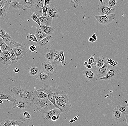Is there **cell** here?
I'll list each match as a JSON object with an SVG mask.
<instances>
[{"label":"cell","mask_w":128,"mask_h":126,"mask_svg":"<svg viewBox=\"0 0 128 126\" xmlns=\"http://www.w3.org/2000/svg\"><path fill=\"white\" fill-rule=\"evenodd\" d=\"M10 92L13 96L26 100L28 102H33L34 91L21 87H13L9 88Z\"/></svg>","instance_id":"1"},{"label":"cell","mask_w":128,"mask_h":126,"mask_svg":"<svg viewBox=\"0 0 128 126\" xmlns=\"http://www.w3.org/2000/svg\"><path fill=\"white\" fill-rule=\"evenodd\" d=\"M68 93L66 91H62L56 99V104L61 110V112L66 114L71 110V104L70 102Z\"/></svg>","instance_id":"2"},{"label":"cell","mask_w":128,"mask_h":126,"mask_svg":"<svg viewBox=\"0 0 128 126\" xmlns=\"http://www.w3.org/2000/svg\"><path fill=\"white\" fill-rule=\"evenodd\" d=\"M32 102L38 110L43 114H46L48 111L53 110L56 108L48 99L33 98Z\"/></svg>","instance_id":"3"},{"label":"cell","mask_w":128,"mask_h":126,"mask_svg":"<svg viewBox=\"0 0 128 126\" xmlns=\"http://www.w3.org/2000/svg\"><path fill=\"white\" fill-rule=\"evenodd\" d=\"M0 37L3 39L4 42L10 46L12 49L23 46L22 43H18L14 40L11 35L2 28L0 29Z\"/></svg>","instance_id":"4"},{"label":"cell","mask_w":128,"mask_h":126,"mask_svg":"<svg viewBox=\"0 0 128 126\" xmlns=\"http://www.w3.org/2000/svg\"><path fill=\"white\" fill-rule=\"evenodd\" d=\"M39 91L44 92L48 96H56L57 97L60 94H62V91L57 89L55 86L44 84L40 89L38 90Z\"/></svg>","instance_id":"5"},{"label":"cell","mask_w":128,"mask_h":126,"mask_svg":"<svg viewBox=\"0 0 128 126\" xmlns=\"http://www.w3.org/2000/svg\"><path fill=\"white\" fill-rule=\"evenodd\" d=\"M94 17L100 24L103 25H107L113 21L116 18V15L114 13L104 15H94Z\"/></svg>","instance_id":"6"},{"label":"cell","mask_w":128,"mask_h":126,"mask_svg":"<svg viewBox=\"0 0 128 126\" xmlns=\"http://www.w3.org/2000/svg\"><path fill=\"white\" fill-rule=\"evenodd\" d=\"M98 12L101 15L114 14L116 11V8H111L107 5L106 1H104L102 3H100L98 5Z\"/></svg>","instance_id":"7"},{"label":"cell","mask_w":128,"mask_h":126,"mask_svg":"<svg viewBox=\"0 0 128 126\" xmlns=\"http://www.w3.org/2000/svg\"><path fill=\"white\" fill-rule=\"evenodd\" d=\"M42 71L48 75L52 76L56 72V66L49 62H44L42 63Z\"/></svg>","instance_id":"8"},{"label":"cell","mask_w":128,"mask_h":126,"mask_svg":"<svg viewBox=\"0 0 128 126\" xmlns=\"http://www.w3.org/2000/svg\"><path fill=\"white\" fill-rule=\"evenodd\" d=\"M54 41L55 40L53 39L52 36L50 35L38 42V44L40 48L45 49L51 47L54 43Z\"/></svg>","instance_id":"9"},{"label":"cell","mask_w":128,"mask_h":126,"mask_svg":"<svg viewBox=\"0 0 128 126\" xmlns=\"http://www.w3.org/2000/svg\"><path fill=\"white\" fill-rule=\"evenodd\" d=\"M44 0H35V3L31 9L38 16H42V10L44 6Z\"/></svg>","instance_id":"10"},{"label":"cell","mask_w":128,"mask_h":126,"mask_svg":"<svg viewBox=\"0 0 128 126\" xmlns=\"http://www.w3.org/2000/svg\"><path fill=\"white\" fill-rule=\"evenodd\" d=\"M83 74L87 79L91 81L95 80L98 77L95 66H93L92 69H85L83 72Z\"/></svg>","instance_id":"11"},{"label":"cell","mask_w":128,"mask_h":126,"mask_svg":"<svg viewBox=\"0 0 128 126\" xmlns=\"http://www.w3.org/2000/svg\"><path fill=\"white\" fill-rule=\"evenodd\" d=\"M118 71V70L115 67L110 66L106 75L104 77L100 78V79L103 80H109L114 79L116 76Z\"/></svg>","instance_id":"12"},{"label":"cell","mask_w":128,"mask_h":126,"mask_svg":"<svg viewBox=\"0 0 128 126\" xmlns=\"http://www.w3.org/2000/svg\"><path fill=\"white\" fill-rule=\"evenodd\" d=\"M10 51H5L3 52L1 55L0 56V62L2 64L6 65H12L13 62L10 59Z\"/></svg>","instance_id":"13"},{"label":"cell","mask_w":128,"mask_h":126,"mask_svg":"<svg viewBox=\"0 0 128 126\" xmlns=\"http://www.w3.org/2000/svg\"><path fill=\"white\" fill-rule=\"evenodd\" d=\"M12 49L13 50L14 52L16 53V56L18 59V61L22 59L23 57L25 55L27 52L28 51V48L24 46L14 48Z\"/></svg>","instance_id":"14"},{"label":"cell","mask_w":128,"mask_h":126,"mask_svg":"<svg viewBox=\"0 0 128 126\" xmlns=\"http://www.w3.org/2000/svg\"><path fill=\"white\" fill-rule=\"evenodd\" d=\"M110 67V66L108 64V60L106 62L103 67L99 68H97L95 67L98 77L102 78L104 77L107 74Z\"/></svg>","instance_id":"15"},{"label":"cell","mask_w":128,"mask_h":126,"mask_svg":"<svg viewBox=\"0 0 128 126\" xmlns=\"http://www.w3.org/2000/svg\"><path fill=\"white\" fill-rule=\"evenodd\" d=\"M11 1V0H8L5 6L0 9V19L1 21H4L6 19L7 12L9 9V8Z\"/></svg>","instance_id":"16"},{"label":"cell","mask_w":128,"mask_h":126,"mask_svg":"<svg viewBox=\"0 0 128 126\" xmlns=\"http://www.w3.org/2000/svg\"><path fill=\"white\" fill-rule=\"evenodd\" d=\"M112 117L115 121L118 123H120L123 121L124 118V115L122 113L117 109L116 108H115L114 109L112 113Z\"/></svg>","instance_id":"17"},{"label":"cell","mask_w":128,"mask_h":126,"mask_svg":"<svg viewBox=\"0 0 128 126\" xmlns=\"http://www.w3.org/2000/svg\"><path fill=\"white\" fill-rule=\"evenodd\" d=\"M28 101L18 99L16 103H13V108L17 107L20 109H26L28 107Z\"/></svg>","instance_id":"18"},{"label":"cell","mask_w":128,"mask_h":126,"mask_svg":"<svg viewBox=\"0 0 128 126\" xmlns=\"http://www.w3.org/2000/svg\"><path fill=\"white\" fill-rule=\"evenodd\" d=\"M61 113H62L60 109L58 108H56L55 109L50 110L48 111V112H47L45 115V117L44 118V119H47L48 121L49 122L52 121L51 119L53 116H54L57 115H59V114H60Z\"/></svg>","instance_id":"19"},{"label":"cell","mask_w":128,"mask_h":126,"mask_svg":"<svg viewBox=\"0 0 128 126\" xmlns=\"http://www.w3.org/2000/svg\"><path fill=\"white\" fill-rule=\"evenodd\" d=\"M48 16L52 18L53 19H56L59 16V12L57 9L53 5L49 6L48 13Z\"/></svg>","instance_id":"20"},{"label":"cell","mask_w":128,"mask_h":126,"mask_svg":"<svg viewBox=\"0 0 128 126\" xmlns=\"http://www.w3.org/2000/svg\"><path fill=\"white\" fill-rule=\"evenodd\" d=\"M16 125H19L23 126L24 122L20 120H10L7 119L4 123H2L0 126H13Z\"/></svg>","instance_id":"21"},{"label":"cell","mask_w":128,"mask_h":126,"mask_svg":"<svg viewBox=\"0 0 128 126\" xmlns=\"http://www.w3.org/2000/svg\"><path fill=\"white\" fill-rule=\"evenodd\" d=\"M36 78L37 80L44 83L48 82L51 79L50 76L45 73L43 71H40L39 74L36 76Z\"/></svg>","instance_id":"22"},{"label":"cell","mask_w":128,"mask_h":126,"mask_svg":"<svg viewBox=\"0 0 128 126\" xmlns=\"http://www.w3.org/2000/svg\"><path fill=\"white\" fill-rule=\"evenodd\" d=\"M9 9H22L24 11H25L24 9V7L19 2V0H11L10 4Z\"/></svg>","instance_id":"23"},{"label":"cell","mask_w":128,"mask_h":126,"mask_svg":"<svg viewBox=\"0 0 128 126\" xmlns=\"http://www.w3.org/2000/svg\"><path fill=\"white\" fill-rule=\"evenodd\" d=\"M56 51L55 48H53L49 49L44 53V55L46 59L52 63L54 61V54Z\"/></svg>","instance_id":"24"},{"label":"cell","mask_w":128,"mask_h":126,"mask_svg":"<svg viewBox=\"0 0 128 126\" xmlns=\"http://www.w3.org/2000/svg\"><path fill=\"white\" fill-rule=\"evenodd\" d=\"M40 21L42 24H43L48 26L51 27L53 23V19L52 17L49 16L46 17L39 16Z\"/></svg>","instance_id":"25"},{"label":"cell","mask_w":128,"mask_h":126,"mask_svg":"<svg viewBox=\"0 0 128 126\" xmlns=\"http://www.w3.org/2000/svg\"><path fill=\"white\" fill-rule=\"evenodd\" d=\"M117 109L120 111L124 116L128 115V106L127 103H122L116 107Z\"/></svg>","instance_id":"26"},{"label":"cell","mask_w":128,"mask_h":126,"mask_svg":"<svg viewBox=\"0 0 128 126\" xmlns=\"http://www.w3.org/2000/svg\"><path fill=\"white\" fill-rule=\"evenodd\" d=\"M41 29L48 36L52 35L56 30V29L54 28L50 27V26H47L43 24H42Z\"/></svg>","instance_id":"27"},{"label":"cell","mask_w":128,"mask_h":126,"mask_svg":"<svg viewBox=\"0 0 128 126\" xmlns=\"http://www.w3.org/2000/svg\"><path fill=\"white\" fill-rule=\"evenodd\" d=\"M107 59L108 57H104L102 55L99 56L96 60V62L95 67L97 68H99L103 67L106 62L107 61Z\"/></svg>","instance_id":"28"},{"label":"cell","mask_w":128,"mask_h":126,"mask_svg":"<svg viewBox=\"0 0 128 126\" xmlns=\"http://www.w3.org/2000/svg\"><path fill=\"white\" fill-rule=\"evenodd\" d=\"M35 34L39 42L48 36V35L44 32L41 28L37 29Z\"/></svg>","instance_id":"29"},{"label":"cell","mask_w":128,"mask_h":126,"mask_svg":"<svg viewBox=\"0 0 128 126\" xmlns=\"http://www.w3.org/2000/svg\"><path fill=\"white\" fill-rule=\"evenodd\" d=\"M0 99L2 100H5L10 101L12 102L13 103H16V99L14 96H12L11 95L5 94L4 92H1L0 94Z\"/></svg>","instance_id":"30"},{"label":"cell","mask_w":128,"mask_h":126,"mask_svg":"<svg viewBox=\"0 0 128 126\" xmlns=\"http://www.w3.org/2000/svg\"><path fill=\"white\" fill-rule=\"evenodd\" d=\"M34 98L38 99H48V96L44 92L38 90L34 91Z\"/></svg>","instance_id":"31"},{"label":"cell","mask_w":128,"mask_h":126,"mask_svg":"<svg viewBox=\"0 0 128 126\" xmlns=\"http://www.w3.org/2000/svg\"><path fill=\"white\" fill-rule=\"evenodd\" d=\"M20 118L22 122H29L31 120L32 116L28 111H24L20 115Z\"/></svg>","instance_id":"32"},{"label":"cell","mask_w":128,"mask_h":126,"mask_svg":"<svg viewBox=\"0 0 128 126\" xmlns=\"http://www.w3.org/2000/svg\"><path fill=\"white\" fill-rule=\"evenodd\" d=\"M19 2L24 7L32 9L35 3V0H19Z\"/></svg>","instance_id":"33"},{"label":"cell","mask_w":128,"mask_h":126,"mask_svg":"<svg viewBox=\"0 0 128 126\" xmlns=\"http://www.w3.org/2000/svg\"><path fill=\"white\" fill-rule=\"evenodd\" d=\"M0 49L3 52L5 51H10L12 49L10 46L4 42L1 37L0 38Z\"/></svg>","instance_id":"34"},{"label":"cell","mask_w":128,"mask_h":126,"mask_svg":"<svg viewBox=\"0 0 128 126\" xmlns=\"http://www.w3.org/2000/svg\"><path fill=\"white\" fill-rule=\"evenodd\" d=\"M40 69L37 67H32L29 69V73L32 77H36L39 74Z\"/></svg>","instance_id":"35"},{"label":"cell","mask_w":128,"mask_h":126,"mask_svg":"<svg viewBox=\"0 0 128 126\" xmlns=\"http://www.w3.org/2000/svg\"><path fill=\"white\" fill-rule=\"evenodd\" d=\"M60 52V51H58L56 50L55 51V54H54V61L53 63H52L55 66H57V65H60V64H61L60 56H59Z\"/></svg>","instance_id":"36"},{"label":"cell","mask_w":128,"mask_h":126,"mask_svg":"<svg viewBox=\"0 0 128 126\" xmlns=\"http://www.w3.org/2000/svg\"><path fill=\"white\" fill-rule=\"evenodd\" d=\"M59 56H60V60L61 62L62 65L63 66H65L66 65V63L67 62V60L66 58L64 55V53L63 51H60L59 53Z\"/></svg>","instance_id":"37"},{"label":"cell","mask_w":128,"mask_h":126,"mask_svg":"<svg viewBox=\"0 0 128 126\" xmlns=\"http://www.w3.org/2000/svg\"><path fill=\"white\" fill-rule=\"evenodd\" d=\"M26 39L28 41H32L36 43H38L39 42L36 37V35L34 33H29Z\"/></svg>","instance_id":"38"},{"label":"cell","mask_w":128,"mask_h":126,"mask_svg":"<svg viewBox=\"0 0 128 126\" xmlns=\"http://www.w3.org/2000/svg\"><path fill=\"white\" fill-rule=\"evenodd\" d=\"M10 59L14 64L17 63L18 61V59L16 56V53L12 49L10 51Z\"/></svg>","instance_id":"39"},{"label":"cell","mask_w":128,"mask_h":126,"mask_svg":"<svg viewBox=\"0 0 128 126\" xmlns=\"http://www.w3.org/2000/svg\"><path fill=\"white\" fill-rule=\"evenodd\" d=\"M31 17L33 20L35 22H36V23H37L39 25L40 28H41L42 23L37 15L34 12L33 14V15L31 16Z\"/></svg>","instance_id":"40"},{"label":"cell","mask_w":128,"mask_h":126,"mask_svg":"<svg viewBox=\"0 0 128 126\" xmlns=\"http://www.w3.org/2000/svg\"><path fill=\"white\" fill-rule=\"evenodd\" d=\"M117 4V1L116 0H109L108 1V3H107L108 7L111 8H115Z\"/></svg>","instance_id":"41"},{"label":"cell","mask_w":128,"mask_h":126,"mask_svg":"<svg viewBox=\"0 0 128 126\" xmlns=\"http://www.w3.org/2000/svg\"><path fill=\"white\" fill-rule=\"evenodd\" d=\"M107 60H108V64L110 66L113 67H116L118 64V63L117 61H114L112 59H110L108 58Z\"/></svg>","instance_id":"42"},{"label":"cell","mask_w":128,"mask_h":126,"mask_svg":"<svg viewBox=\"0 0 128 126\" xmlns=\"http://www.w3.org/2000/svg\"><path fill=\"white\" fill-rule=\"evenodd\" d=\"M95 56V55H92L91 57L88 60V64L92 65V66H95L96 65V62L94 57Z\"/></svg>","instance_id":"43"},{"label":"cell","mask_w":128,"mask_h":126,"mask_svg":"<svg viewBox=\"0 0 128 126\" xmlns=\"http://www.w3.org/2000/svg\"><path fill=\"white\" fill-rule=\"evenodd\" d=\"M49 8L48 7V5H44L42 10V15L43 16L46 17L48 16V10Z\"/></svg>","instance_id":"44"},{"label":"cell","mask_w":128,"mask_h":126,"mask_svg":"<svg viewBox=\"0 0 128 126\" xmlns=\"http://www.w3.org/2000/svg\"><path fill=\"white\" fill-rule=\"evenodd\" d=\"M71 2L72 3L74 4V7L75 8H76L79 6V4L80 3V0H72Z\"/></svg>","instance_id":"45"},{"label":"cell","mask_w":128,"mask_h":126,"mask_svg":"<svg viewBox=\"0 0 128 126\" xmlns=\"http://www.w3.org/2000/svg\"><path fill=\"white\" fill-rule=\"evenodd\" d=\"M8 0H0V9L4 8Z\"/></svg>","instance_id":"46"},{"label":"cell","mask_w":128,"mask_h":126,"mask_svg":"<svg viewBox=\"0 0 128 126\" xmlns=\"http://www.w3.org/2000/svg\"><path fill=\"white\" fill-rule=\"evenodd\" d=\"M29 49L30 51L31 52H34L36 51L37 49L36 47V45H30L29 47Z\"/></svg>","instance_id":"47"},{"label":"cell","mask_w":128,"mask_h":126,"mask_svg":"<svg viewBox=\"0 0 128 126\" xmlns=\"http://www.w3.org/2000/svg\"><path fill=\"white\" fill-rule=\"evenodd\" d=\"M60 114H59V115H57L54 116H53L51 119V120L52 121H53V122H55V121L57 120L58 119L60 118Z\"/></svg>","instance_id":"48"},{"label":"cell","mask_w":128,"mask_h":126,"mask_svg":"<svg viewBox=\"0 0 128 126\" xmlns=\"http://www.w3.org/2000/svg\"><path fill=\"white\" fill-rule=\"evenodd\" d=\"M91 37H92L93 39H94L96 41H97V35L96 33H94V34H93V35H92V36Z\"/></svg>","instance_id":"49"},{"label":"cell","mask_w":128,"mask_h":126,"mask_svg":"<svg viewBox=\"0 0 128 126\" xmlns=\"http://www.w3.org/2000/svg\"><path fill=\"white\" fill-rule=\"evenodd\" d=\"M88 40V41H89V42H91V43H94V42H95L96 41L94 39H93L92 37H89Z\"/></svg>","instance_id":"50"},{"label":"cell","mask_w":128,"mask_h":126,"mask_svg":"<svg viewBox=\"0 0 128 126\" xmlns=\"http://www.w3.org/2000/svg\"><path fill=\"white\" fill-rule=\"evenodd\" d=\"M51 1L50 0H44V3L45 5H48L51 3Z\"/></svg>","instance_id":"51"},{"label":"cell","mask_w":128,"mask_h":126,"mask_svg":"<svg viewBox=\"0 0 128 126\" xmlns=\"http://www.w3.org/2000/svg\"><path fill=\"white\" fill-rule=\"evenodd\" d=\"M20 69L19 68H16L14 70V71L15 73H18L19 72H20Z\"/></svg>","instance_id":"52"},{"label":"cell","mask_w":128,"mask_h":126,"mask_svg":"<svg viewBox=\"0 0 128 126\" xmlns=\"http://www.w3.org/2000/svg\"><path fill=\"white\" fill-rule=\"evenodd\" d=\"M86 67V68H88V69H91L93 68V66L92 65L89 64H88Z\"/></svg>","instance_id":"53"},{"label":"cell","mask_w":128,"mask_h":126,"mask_svg":"<svg viewBox=\"0 0 128 126\" xmlns=\"http://www.w3.org/2000/svg\"><path fill=\"white\" fill-rule=\"evenodd\" d=\"M125 121L128 125V115L126 116Z\"/></svg>","instance_id":"54"},{"label":"cell","mask_w":128,"mask_h":126,"mask_svg":"<svg viewBox=\"0 0 128 126\" xmlns=\"http://www.w3.org/2000/svg\"><path fill=\"white\" fill-rule=\"evenodd\" d=\"M88 61H85L84 63V66L86 67V66H87V65H88Z\"/></svg>","instance_id":"55"},{"label":"cell","mask_w":128,"mask_h":126,"mask_svg":"<svg viewBox=\"0 0 128 126\" xmlns=\"http://www.w3.org/2000/svg\"><path fill=\"white\" fill-rule=\"evenodd\" d=\"M3 103V101L2 100L0 99V103L1 104Z\"/></svg>","instance_id":"56"},{"label":"cell","mask_w":128,"mask_h":126,"mask_svg":"<svg viewBox=\"0 0 128 126\" xmlns=\"http://www.w3.org/2000/svg\"><path fill=\"white\" fill-rule=\"evenodd\" d=\"M20 126V125H15V126Z\"/></svg>","instance_id":"57"},{"label":"cell","mask_w":128,"mask_h":126,"mask_svg":"<svg viewBox=\"0 0 128 126\" xmlns=\"http://www.w3.org/2000/svg\"><path fill=\"white\" fill-rule=\"evenodd\" d=\"M34 126V125H32V126Z\"/></svg>","instance_id":"58"},{"label":"cell","mask_w":128,"mask_h":126,"mask_svg":"<svg viewBox=\"0 0 128 126\" xmlns=\"http://www.w3.org/2000/svg\"><path fill=\"white\" fill-rule=\"evenodd\" d=\"M127 104H128V103H127Z\"/></svg>","instance_id":"59"}]
</instances>
